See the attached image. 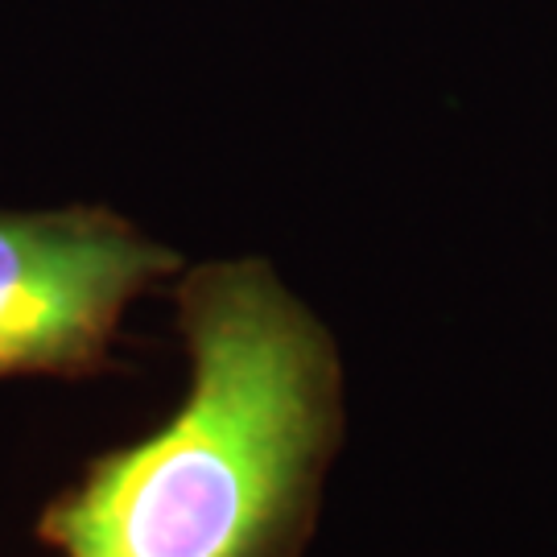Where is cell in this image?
I'll return each instance as SVG.
<instances>
[{
    "label": "cell",
    "instance_id": "6da1fadb",
    "mask_svg": "<svg viewBox=\"0 0 557 557\" xmlns=\"http://www.w3.org/2000/svg\"><path fill=\"white\" fill-rule=\"evenodd\" d=\"M190 388L41 508L62 557H306L347 430L335 335L264 257L182 269Z\"/></svg>",
    "mask_w": 557,
    "mask_h": 557
},
{
    "label": "cell",
    "instance_id": "7a4b0ae2",
    "mask_svg": "<svg viewBox=\"0 0 557 557\" xmlns=\"http://www.w3.org/2000/svg\"><path fill=\"white\" fill-rule=\"evenodd\" d=\"M182 264L100 202L0 211V380L112 372L124 310Z\"/></svg>",
    "mask_w": 557,
    "mask_h": 557
}]
</instances>
